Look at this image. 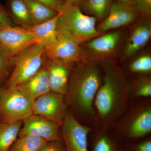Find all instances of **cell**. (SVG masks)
I'll return each mask as SVG.
<instances>
[{
	"label": "cell",
	"instance_id": "obj_11",
	"mask_svg": "<svg viewBox=\"0 0 151 151\" xmlns=\"http://www.w3.org/2000/svg\"><path fill=\"white\" fill-rule=\"evenodd\" d=\"M39 41L29 29L0 24V44L14 57Z\"/></svg>",
	"mask_w": 151,
	"mask_h": 151
},
{
	"label": "cell",
	"instance_id": "obj_23",
	"mask_svg": "<svg viewBox=\"0 0 151 151\" xmlns=\"http://www.w3.org/2000/svg\"><path fill=\"white\" fill-rule=\"evenodd\" d=\"M23 121L9 123L0 121V151H8L18 137Z\"/></svg>",
	"mask_w": 151,
	"mask_h": 151
},
{
	"label": "cell",
	"instance_id": "obj_12",
	"mask_svg": "<svg viewBox=\"0 0 151 151\" xmlns=\"http://www.w3.org/2000/svg\"><path fill=\"white\" fill-rule=\"evenodd\" d=\"M139 17L134 6L114 1L108 16L97 25V29L103 34L121 29L132 24Z\"/></svg>",
	"mask_w": 151,
	"mask_h": 151
},
{
	"label": "cell",
	"instance_id": "obj_21",
	"mask_svg": "<svg viewBox=\"0 0 151 151\" xmlns=\"http://www.w3.org/2000/svg\"><path fill=\"white\" fill-rule=\"evenodd\" d=\"M113 0H84L79 7L83 13L100 22L108 16Z\"/></svg>",
	"mask_w": 151,
	"mask_h": 151
},
{
	"label": "cell",
	"instance_id": "obj_18",
	"mask_svg": "<svg viewBox=\"0 0 151 151\" xmlns=\"http://www.w3.org/2000/svg\"><path fill=\"white\" fill-rule=\"evenodd\" d=\"M122 65L128 77L151 75V54L150 50L138 52Z\"/></svg>",
	"mask_w": 151,
	"mask_h": 151
},
{
	"label": "cell",
	"instance_id": "obj_6",
	"mask_svg": "<svg viewBox=\"0 0 151 151\" xmlns=\"http://www.w3.org/2000/svg\"><path fill=\"white\" fill-rule=\"evenodd\" d=\"M125 33L122 30H114L103 33L81 45L86 59L100 62L116 60L124 42Z\"/></svg>",
	"mask_w": 151,
	"mask_h": 151
},
{
	"label": "cell",
	"instance_id": "obj_15",
	"mask_svg": "<svg viewBox=\"0 0 151 151\" xmlns=\"http://www.w3.org/2000/svg\"><path fill=\"white\" fill-rule=\"evenodd\" d=\"M60 127L42 116L32 114L23 121L18 137L31 135L46 142L62 139Z\"/></svg>",
	"mask_w": 151,
	"mask_h": 151
},
{
	"label": "cell",
	"instance_id": "obj_7",
	"mask_svg": "<svg viewBox=\"0 0 151 151\" xmlns=\"http://www.w3.org/2000/svg\"><path fill=\"white\" fill-rule=\"evenodd\" d=\"M32 103L16 88L0 87V121H24L33 114Z\"/></svg>",
	"mask_w": 151,
	"mask_h": 151
},
{
	"label": "cell",
	"instance_id": "obj_22",
	"mask_svg": "<svg viewBox=\"0 0 151 151\" xmlns=\"http://www.w3.org/2000/svg\"><path fill=\"white\" fill-rule=\"evenodd\" d=\"M131 100L151 97V75L128 77Z\"/></svg>",
	"mask_w": 151,
	"mask_h": 151
},
{
	"label": "cell",
	"instance_id": "obj_10",
	"mask_svg": "<svg viewBox=\"0 0 151 151\" xmlns=\"http://www.w3.org/2000/svg\"><path fill=\"white\" fill-rule=\"evenodd\" d=\"M65 95L50 92L39 97L32 104L33 114L61 126L68 112Z\"/></svg>",
	"mask_w": 151,
	"mask_h": 151
},
{
	"label": "cell",
	"instance_id": "obj_13",
	"mask_svg": "<svg viewBox=\"0 0 151 151\" xmlns=\"http://www.w3.org/2000/svg\"><path fill=\"white\" fill-rule=\"evenodd\" d=\"M44 57L74 63L86 59L81 45L59 33L53 42L45 47Z\"/></svg>",
	"mask_w": 151,
	"mask_h": 151
},
{
	"label": "cell",
	"instance_id": "obj_32",
	"mask_svg": "<svg viewBox=\"0 0 151 151\" xmlns=\"http://www.w3.org/2000/svg\"><path fill=\"white\" fill-rule=\"evenodd\" d=\"M84 0H66V4L79 6Z\"/></svg>",
	"mask_w": 151,
	"mask_h": 151
},
{
	"label": "cell",
	"instance_id": "obj_17",
	"mask_svg": "<svg viewBox=\"0 0 151 151\" xmlns=\"http://www.w3.org/2000/svg\"><path fill=\"white\" fill-rule=\"evenodd\" d=\"M90 134L92 151H125L123 143L110 129H93Z\"/></svg>",
	"mask_w": 151,
	"mask_h": 151
},
{
	"label": "cell",
	"instance_id": "obj_27",
	"mask_svg": "<svg viewBox=\"0 0 151 151\" xmlns=\"http://www.w3.org/2000/svg\"><path fill=\"white\" fill-rule=\"evenodd\" d=\"M125 151H151V137L143 139L141 141L129 143H124Z\"/></svg>",
	"mask_w": 151,
	"mask_h": 151
},
{
	"label": "cell",
	"instance_id": "obj_8",
	"mask_svg": "<svg viewBox=\"0 0 151 151\" xmlns=\"http://www.w3.org/2000/svg\"><path fill=\"white\" fill-rule=\"evenodd\" d=\"M151 38V18L139 17L133 24L126 40H124L119 62L123 64L127 60L141 51Z\"/></svg>",
	"mask_w": 151,
	"mask_h": 151
},
{
	"label": "cell",
	"instance_id": "obj_24",
	"mask_svg": "<svg viewBox=\"0 0 151 151\" xmlns=\"http://www.w3.org/2000/svg\"><path fill=\"white\" fill-rule=\"evenodd\" d=\"M35 25L47 21L58 13L37 0H24Z\"/></svg>",
	"mask_w": 151,
	"mask_h": 151
},
{
	"label": "cell",
	"instance_id": "obj_3",
	"mask_svg": "<svg viewBox=\"0 0 151 151\" xmlns=\"http://www.w3.org/2000/svg\"><path fill=\"white\" fill-rule=\"evenodd\" d=\"M110 129L123 144L147 137L151 132V97L131 100L127 111Z\"/></svg>",
	"mask_w": 151,
	"mask_h": 151
},
{
	"label": "cell",
	"instance_id": "obj_28",
	"mask_svg": "<svg viewBox=\"0 0 151 151\" xmlns=\"http://www.w3.org/2000/svg\"><path fill=\"white\" fill-rule=\"evenodd\" d=\"M139 16L151 18V0H133Z\"/></svg>",
	"mask_w": 151,
	"mask_h": 151
},
{
	"label": "cell",
	"instance_id": "obj_26",
	"mask_svg": "<svg viewBox=\"0 0 151 151\" xmlns=\"http://www.w3.org/2000/svg\"><path fill=\"white\" fill-rule=\"evenodd\" d=\"M14 66V57L0 44V87L4 85Z\"/></svg>",
	"mask_w": 151,
	"mask_h": 151
},
{
	"label": "cell",
	"instance_id": "obj_25",
	"mask_svg": "<svg viewBox=\"0 0 151 151\" xmlns=\"http://www.w3.org/2000/svg\"><path fill=\"white\" fill-rule=\"evenodd\" d=\"M47 142L35 136H22L17 138L8 151H38Z\"/></svg>",
	"mask_w": 151,
	"mask_h": 151
},
{
	"label": "cell",
	"instance_id": "obj_1",
	"mask_svg": "<svg viewBox=\"0 0 151 151\" xmlns=\"http://www.w3.org/2000/svg\"><path fill=\"white\" fill-rule=\"evenodd\" d=\"M102 84L94 101L95 115L93 129H110L129 105V78L116 60L100 61Z\"/></svg>",
	"mask_w": 151,
	"mask_h": 151
},
{
	"label": "cell",
	"instance_id": "obj_33",
	"mask_svg": "<svg viewBox=\"0 0 151 151\" xmlns=\"http://www.w3.org/2000/svg\"><path fill=\"white\" fill-rule=\"evenodd\" d=\"M115 1L133 5V0H115Z\"/></svg>",
	"mask_w": 151,
	"mask_h": 151
},
{
	"label": "cell",
	"instance_id": "obj_30",
	"mask_svg": "<svg viewBox=\"0 0 151 151\" xmlns=\"http://www.w3.org/2000/svg\"><path fill=\"white\" fill-rule=\"evenodd\" d=\"M40 2L56 11L60 12L66 4V0H37Z\"/></svg>",
	"mask_w": 151,
	"mask_h": 151
},
{
	"label": "cell",
	"instance_id": "obj_31",
	"mask_svg": "<svg viewBox=\"0 0 151 151\" xmlns=\"http://www.w3.org/2000/svg\"><path fill=\"white\" fill-rule=\"evenodd\" d=\"M0 24L4 25H15L10 17L6 6L0 3Z\"/></svg>",
	"mask_w": 151,
	"mask_h": 151
},
{
	"label": "cell",
	"instance_id": "obj_5",
	"mask_svg": "<svg viewBox=\"0 0 151 151\" xmlns=\"http://www.w3.org/2000/svg\"><path fill=\"white\" fill-rule=\"evenodd\" d=\"M45 46L41 43L30 46L14 57V66L4 86L16 88L33 76L42 67Z\"/></svg>",
	"mask_w": 151,
	"mask_h": 151
},
{
	"label": "cell",
	"instance_id": "obj_16",
	"mask_svg": "<svg viewBox=\"0 0 151 151\" xmlns=\"http://www.w3.org/2000/svg\"><path fill=\"white\" fill-rule=\"evenodd\" d=\"M16 88L32 103L39 97L50 92L47 71L42 65L40 70Z\"/></svg>",
	"mask_w": 151,
	"mask_h": 151
},
{
	"label": "cell",
	"instance_id": "obj_14",
	"mask_svg": "<svg viewBox=\"0 0 151 151\" xmlns=\"http://www.w3.org/2000/svg\"><path fill=\"white\" fill-rule=\"evenodd\" d=\"M75 63L44 57L43 66L47 71L50 92L65 95Z\"/></svg>",
	"mask_w": 151,
	"mask_h": 151
},
{
	"label": "cell",
	"instance_id": "obj_20",
	"mask_svg": "<svg viewBox=\"0 0 151 151\" xmlns=\"http://www.w3.org/2000/svg\"><path fill=\"white\" fill-rule=\"evenodd\" d=\"M58 16V13L53 18L42 23L34 25L29 29L40 43L45 47L53 42L57 37L58 33L57 31V24Z\"/></svg>",
	"mask_w": 151,
	"mask_h": 151
},
{
	"label": "cell",
	"instance_id": "obj_9",
	"mask_svg": "<svg viewBox=\"0 0 151 151\" xmlns=\"http://www.w3.org/2000/svg\"><path fill=\"white\" fill-rule=\"evenodd\" d=\"M60 127L66 151H89L88 137L92 127L78 122L71 111L68 112Z\"/></svg>",
	"mask_w": 151,
	"mask_h": 151
},
{
	"label": "cell",
	"instance_id": "obj_19",
	"mask_svg": "<svg viewBox=\"0 0 151 151\" xmlns=\"http://www.w3.org/2000/svg\"><path fill=\"white\" fill-rule=\"evenodd\" d=\"M6 7L12 22L17 26L29 29L34 25L24 0H7Z\"/></svg>",
	"mask_w": 151,
	"mask_h": 151
},
{
	"label": "cell",
	"instance_id": "obj_2",
	"mask_svg": "<svg viewBox=\"0 0 151 151\" xmlns=\"http://www.w3.org/2000/svg\"><path fill=\"white\" fill-rule=\"evenodd\" d=\"M103 79L100 63L86 59L75 63L71 72L65 101L81 124L94 127L95 96Z\"/></svg>",
	"mask_w": 151,
	"mask_h": 151
},
{
	"label": "cell",
	"instance_id": "obj_29",
	"mask_svg": "<svg viewBox=\"0 0 151 151\" xmlns=\"http://www.w3.org/2000/svg\"><path fill=\"white\" fill-rule=\"evenodd\" d=\"M38 151H66L63 139L47 142Z\"/></svg>",
	"mask_w": 151,
	"mask_h": 151
},
{
	"label": "cell",
	"instance_id": "obj_4",
	"mask_svg": "<svg viewBox=\"0 0 151 151\" xmlns=\"http://www.w3.org/2000/svg\"><path fill=\"white\" fill-rule=\"evenodd\" d=\"M58 14V33L79 44L103 34L97 30V19L83 13L79 6L66 4Z\"/></svg>",
	"mask_w": 151,
	"mask_h": 151
}]
</instances>
